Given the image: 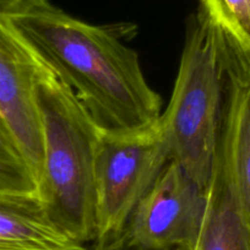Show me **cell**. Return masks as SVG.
I'll use <instances>...</instances> for the list:
<instances>
[{
  "instance_id": "cell-4",
  "label": "cell",
  "mask_w": 250,
  "mask_h": 250,
  "mask_svg": "<svg viewBox=\"0 0 250 250\" xmlns=\"http://www.w3.org/2000/svg\"><path fill=\"white\" fill-rule=\"evenodd\" d=\"M169 161L158 120L140 130H102L95 160V240L124 232L138 204Z\"/></svg>"
},
{
  "instance_id": "cell-11",
  "label": "cell",
  "mask_w": 250,
  "mask_h": 250,
  "mask_svg": "<svg viewBox=\"0 0 250 250\" xmlns=\"http://www.w3.org/2000/svg\"><path fill=\"white\" fill-rule=\"evenodd\" d=\"M0 195L38 200V179L13 136L0 123Z\"/></svg>"
},
{
  "instance_id": "cell-8",
  "label": "cell",
  "mask_w": 250,
  "mask_h": 250,
  "mask_svg": "<svg viewBox=\"0 0 250 250\" xmlns=\"http://www.w3.org/2000/svg\"><path fill=\"white\" fill-rule=\"evenodd\" d=\"M83 247L45 217L38 200L0 195V250H83Z\"/></svg>"
},
{
  "instance_id": "cell-2",
  "label": "cell",
  "mask_w": 250,
  "mask_h": 250,
  "mask_svg": "<svg viewBox=\"0 0 250 250\" xmlns=\"http://www.w3.org/2000/svg\"><path fill=\"white\" fill-rule=\"evenodd\" d=\"M36 97L43 146L38 201L53 225L86 245L97 234L95 160L103 129L48 65Z\"/></svg>"
},
{
  "instance_id": "cell-9",
  "label": "cell",
  "mask_w": 250,
  "mask_h": 250,
  "mask_svg": "<svg viewBox=\"0 0 250 250\" xmlns=\"http://www.w3.org/2000/svg\"><path fill=\"white\" fill-rule=\"evenodd\" d=\"M196 15L212 36L225 70L250 80V0H199Z\"/></svg>"
},
{
  "instance_id": "cell-13",
  "label": "cell",
  "mask_w": 250,
  "mask_h": 250,
  "mask_svg": "<svg viewBox=\"0 0 250 250\" xmlns=\"http://www.w3.org/2000/svg\"><path fill=\"white\" fill-rule=\"evenodd\" d=\"M40 0H0V18L11 19L20 15Z\"/></svg>"
},
{
  "instance_id": "cell-3",
  "label": "cell",
  "mask_w": 250,
  "mask_h": 250,
  "mask_svg": "<svg viewBox=\"0 0 250 250\" xmlns=\"http://www.w3.org/2000/svg\"><path fill=\"white\" fill-rule=\"evenodd\" d=\"M225 85L226 70L215 41L194 14L187 20L174 87L158 123L170 160L205 189L220 145Z\"/></svg>"
},
{
  "instance_id": "cell-12",
  "label": "cell",
  "mask_w": 250,
  "mask_h": 250,
  "mask_svg": "<svg viewBox=\"0 0 250 250\" xmlns=\"http://www.w3.org/2000/svg\"><path fill=\"white\" fill-rule=\"evenodd\" d=\"M83 250H143L130 242L124 232L113 237L97 239L88 243Z\"/></svg>"
},
{
  "instance_id": "cell-6",
  "label": "cell",
  "mask_w": 250,
  "mask_h": 250,
  "mask_svg": "<svg viewBox=\"0 0 250 250\" xmlns=\"http://www.w3.org/2000/svg\"><path fill=\"white\" fill-rule=\"evenodd\" d=\"M45 66L13 22L0 18V123L26 156L37 179L43 146L36 93Z\"/></svg>"
},
{
  "instance_id": "cell-5",
  "label": "cell",
  "mask_w": 250,
  "mask_h": 250,
  "mask_svg": "<svg viewBox=\"0 0 250 250\" xmlns=\"http://www.w3.org/2000/svg\"><path fill=\"white\" fill-rule=\"evenodd\" d=\"M206 208L205 188L170 160L138 204L124 233L143 250H193Z\"/></svg>"
},
{
  "instance_id": "cell-7",
  "label": "cell",
  "mask_w": 250,
  "mask_h": 250,
  "mask_svg": "<svg viewBox=\"0 0 250 250\" xmlns=\"http://www.w3.org/2000/svg\"><path fill=\"white\" fill-rule=\"evenodd\" d=\"M218 157L238 213L250 230V80L228 71Z\"/></svg>"
},
{
  "instance_id": "cell-1",
  "label": "cell",
  "mask_w": 250,
  "mask_h": 250,
  "mask_svg": "<svg viewBox=\"0 0 250 250\" xmlns=\"http://www.w3.org/2000/svg\"><path fill=\"white\" fill-rule=\"evenodd\" d=\"M103 130L147 128L162 100L147 83L136 50L110 26L85 22L40 0L9 19Z\"/></svg>"
},
{
  "instance_id": "cell-10",
  "label": "cell",
  "mask_w": 250,
  "mask_h": 250,
  "mask_svg": "<svg viewBox=\"0 0 250 250\" xmlns=\"http://www.w3.org/2000/svg\"><path fill=\"white\" fill-rule=\"evenodd\" d=\"M206 194L205 218L193 250H250V230L230 196L218 151Z\"/></svg>"
}]
</instances>
